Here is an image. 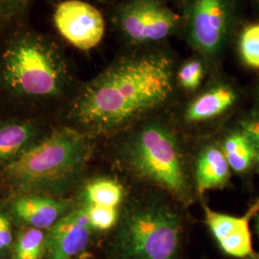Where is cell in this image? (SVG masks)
I'll use <instances>...</instances> for the list:
<instances>
[{"mask_svg":"<svg viewBox=\"0 0 259 259\" xmlns=\"http://www.w3.org/2000/svg\"><path fill=\"white\" fill-rule=\"evenodd\" d=\"M253 220H254V230H255V232H256V235L258 237L259 241V209L256 214L254 215Z\"/></svg>","mask_w":259,"mask_h":259,"instance_id":"24","label":"cell"},{"mask_svg":"<svg viewBox=\"0 0 259 259\" xmlns=\"http://www.w3.org/2000/svg\"><path fill=\"white\" fill-rule=\"evenodd\" d=\"M258 209L259 199L242 216L214 211L204 206L205 224L226 254L240 259L256 254L252 249L250 225Z\"/></svg>","mask_w":259,"mask_h":259,"instance_id":"9","label":"cell"},{"mask_svg":"<svg viewBox=\"0 0 259 259\" xmlns=\"http://www.w3.org/2000/svg\"><path fill=\"white\" fill-rule=\"evenodd\" d=\"M232 173L220 144L204 146L195 163L194 183L197 191L204 194L207 190L224 188L229 185Z\"/></svg>","mask_w":259,"mask_h":259,"instance_id":"13","label":"cell"},{"mask_svg":"<svg viewBox=\"0 0 259 259\" xmlns=\"http://www.w3.org/2000/svg\"><path fill=\"white\" fill-rule=\"evenodd\" d=\"M13 243V232L7 214L0 211V253L9 250Z\"/></svg>","mask_w":259,"mask_h":259,"instance_id":"23","label":"cell"},{"mask_svg":"<svg viewBox=\"0 0 259 259\" xmlns=\"http://www.w3.org/2000/svg\"><path fill=\"white\" fill-rule=\"evenodd\" d=\"M0 78L14 96L53 99L65 93L70 69L64 50L52 37L22 30L15 33L3 48Z\"/></svg>","mask_w":259,"mask_h":259,"instance_id":"3","label":"cell"},{"mask_svg":"<svg viewBox=\"0 0 259 259\" xmlns=\"http://www.w3.org/2000/svg\"><path fill=\"white\" fill-rule=\"evenodd\" d=\"M84 209L93 230L109 231L118 222L119 214L116 207L87 204Z\"/></svg>","mask_w":259,"mask_h":259,"instance_id":"20","label":"cell"},{"mask_svg":"<svg viewBox=\"0 0 259 259\" xmlns=\"http://www.w3.org/2000/svg\"><path fill=\"white\" fill-rule=\"evenodd\" d=\"M53 23L70 46L89 51L99 46L106 31L102 13L83 0H63L54 9Z\"/></svg>","mask_w":259,"mask_h":259,"instance_id":"8","label":"cell"},{"mask_svg":"<svg viewBox=\"0 0 259 259\" xmlns=\"http://www.w3.org/2000/svg\"><path fill=\"white\" fill-rule=\"evenodd\" d=\"M232 23L230 0H192L187 19L188 39L201 54L215 57L226 46Z\"/></svg>","mask_w":259,"mask_h":259,"instance_id":"7","label":"cell"},{"mask_svg":"<svg viewBox=\"0 0 259 259\" xmlns=\"http://www.w3.org/2000/svg\"><path fill=\"white\" fill-rule=\"evenodd\" d=\"M29 6L30 0H0V34L24 19Z\"/></svg>","mask_w":259,"mask_h":259,"instance_id":"19","label":"cell"},{"mask_svg":"<svg viewBox=\"0 0 259 259\" xmlns=\"http://www.w3.org/2000/svg\"><path fill=\"white\" fill-rule=\"evenodd\" d=\"M121 157L126 168L139 180L184 204L192 200L193 180L185 151L167 124L157 120L140 124L124 141Z\"/></svg>","mask_w":259,"mask_h":259,"instance_id":"4","label":"cell"},{"mask_svg":"<svg viewBox=\"0 0 259 259\" xmlns=\"http://www.w3.org/2000/svg\"><path fill=\"white\" fill-rule=\"evenodd\" d=\"M238 46L242 62L251 69L259 70V23L244 28Z\"/></svg>","mask_w":259,"mask_h":259,"instance_id":"18","label":"cell"},{"mask_svg":"<svg viewBox=\"0 0 259 259\" xmlns=\"http://www.w3.org/2000/svg\"><path fill=\"white\" fill-rule=\"evenodd\" d=\"M204 66L199 59H191L182 65L177 73L179 83L186 91L197 90L204 79Z\"/></svg>","mask_w":259,"mask_h":259,"instance_id":"21","label":"cell"},{"mask_svg":"<svg viewBox=\"0 0 259 259\" xmlns=\"http://www.w3.org/2000/svg\"><path fill=\"white\" fill-rule=\"evenodd\" d=\"M47 232L35 228H25L19 232L14 244L13 259H44Z\"/></svg>","mask_w":259,"mask_h":259,"instance_id":"17","label":"cell"},{"mask_svg":"<svg viewBox=\"0 0 259 259\" xmlns=\"http://www.w3.org/2000/svg\"><path fill=\"white\" fill-rule=\"evenodd\" d=\"M250 139L252 147L255 151L259 172V110L255 109L244 114L237 125Z\"/></svg>","mask_w":259,"mask_h":259,"instance_id":"22","label":"cell"},{"mask_svg":"<svg viewBox=\"0 0 259 259\" xmlns=\"http://www.w3.org/2000/svg\"><path fill=\"white\" fill-rule=\"evenodd\" d=\"M70 204L53 196L26 194L17 196L11 203L12 214L27 228L49 230L66 213Z\"/></svg>","mask_w":259,"mask_h":259,"instance_id":"11","label":"cell"},{"mask_svg":"<svg viewBox=\"0 0 259 259\" xmlns=\"http://www.w3.org/2000/svg\"><path fill=\"white\" fill-rule=\"evenodd\" d=\"M183 232L175 206L160 198L142 199L125 214L117 249L124 259H178Z\"/></svg>","mask_w":259,"mask_h":259,"instance_id":"5","label":"cell"},{"mask_svg":"<svg viewBox=\"0 0 259 259\" xmlns=\"http://www.w3.org/2000/svg\"><path fill=\"white\" fill-rule=\"evenodd\" d=\"M256 3H257V5H258L259 7V0H256Z\"/></svg>","mask_w":259,"mask_h":259,"instance_id":"28","label":"cell"},{"mask_svg":"<svg viewBox=\"0 0 259 259\" xmlns=\"http://www.w3.org/2000/svg\"><path fill=\"white\" fill-rule=\"evenodd\" d=\"M245 259H259V254H255V255H253V256H250V257Z\"/></svg>","mask_w":259,"mask_h":259,"instance_id":"27","label":"cell"},{"mask_svg":"<svg viewBox=\"0 0 259 259\" xmlns=\"http://www.w3.org/2000/svg\"><path fill=\"white\" fill-rule=\"evenodd\" d=\"M238 98V92L231 84H214L186 106L184 118L186 123L192 125L215 120L231 111Z\"/></svg>","mask_w":259,"mask_h":259,"instance_id":"12","label":"cell"},{"mask_svg":"<svg viewBox=\"0 0 259 259\" xmlns=\"http://www.w3.org/2000/svg\"><path fill=\"white\" fill-rule=\"evenodd\" d=\"M174 83L170 56L147 52L121 57L83 85L68 117L89 136L113 133L166 104Z\"/></svg>","mask_w":259,"mask_h":259,"instance_id":"1","label":"cell"},{"mask_svg":"<svg viewBox=\"0 0 259 259\" xmlns=\"http://www.w3.org/2000/svg\"><path fill=\"white\" fill-rule=\"evenodd\" d=\"M219 144L233 173L246 175L258 170L255 151L248 136L238 126L230 131Z\"/></svg>","mask_w":259,"mask_h":259,"instance_id":"14","label":"cell"},{"mask_svg":"<svg viewBox=\"0 0 259 259\" xmlns=\"http://www.w3.org/2000/svg\"><path fill=\"white\" fill-rule=\"evenodd\" d=\"M89 138L80 130H56L3 166L4 185L17 196H52L65 191L76 182L91 156Z\"/></svg>","mask_w":259,"mask_h":259,"instance_id":"2","label":"cell"},{"mask_svg":"<svg viewBox=\"0 0 259 259\" xmlns=\"http://www.w3.org/2000/svg\"><path fill=\"white\" fill-rule=\"evenodd\" d=\"M90 257V255L88 254V253H85V252H83L82 254H80V255H78L77 257H75L74 259H89Z\"/></svg>","mask_w":259,"mask_h":259,"instance_id":"25","label":"cell"},{"mask_svg":"<svg viewBox=\"0 0 259 259\" xmlns=\"http://www.w3.org/2000/svg\"><path fill=\"white\" fill-rule=\"evenodd\" d=\"M255 94H256V100H257V103H258L259 105V84L257 85V89H256V93H255ZM257 110H259V108L257 109Z\"/></svg>","mask_w":259,"mask_h":259,"instance_id":"26","label":"cell"},{"mask_svg":"<svg viewBox=\"0 0 259 259\" xmlns=\"http://www.w3.org/2000/svg\"><path fill=\"white\" fill-rule=\"evenodd\" d=\"M37 129L31 122L13 121L0 124V162L19 157L34 145Z\"/></svg>","mask_w":259,"mask_h":259,"instance_id":"15","label":"cell"},{"mask_svg":"<svg viewBox=\"0 0 259 259\" xmlns=\"http://www.w3.org/2000/svg\"><path fill=\"white\" fill-rule=\"evenodd\" d=\"M124 187L115 180L101 178L88 184L83 195L87 204L118 207L124 198Z\"/></svg>","mask_w":259,"mask_h":259,"instance_id":"16","label":"cell"},{"mask_svg":"<svg viewBox=\"0 0 259 259\" xmlns=\"http://www.w3.org/2000/svg\"><path fill=\"white\" fill-rule=\"evenodd\" d=\"M93 231L84 207L66 213L47 232L44 259H74L84 252Z\"/></svg>","mask_w":259,"mask_h":259,"instance_id":"10","label":"cell"},{"mask_svg":"<svg viewBox=\"0 0 259 259\" xmlns=\"http://www.w3.org/2000/svg\"><path fill=\"white\" fill-rule=\"evenodd\" d=\"M114 22L133 45H151L174 35L181 18L161 0H128L115 11Z\"/></svg>","mask_w":259,"mask_h":259,"instance_id":"6","label":"cell"}]
</instances>
